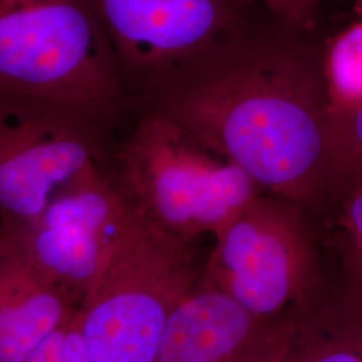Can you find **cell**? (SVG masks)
Wrapping results in <instances>:
<instances>
[{"mask_svg": "<svg viewBox=\"0 0 362 362\" xmlns=\"http://www.w3.org/2000/svg\"><path fill=\"white\" fill-rule=\"evenodd\" d=\"M314 219L337 272L362 286V173H341Z\"/></svg>", "mask_w": 362, "mask_h": 362, "instance_id": "12", "label": "cell"}, {"mask_svg": "<svg viewBox=\"0 0 362 362\" xmlns=\"http://www.w3.org/2000/svg\"><path fill=\"white\" fill-rule=\"evenodd\" d=\"M357 1H358V6H360V7H361V11H362V0H357Z\"/></svg>", "mask_w": 362, "mask_h": 362, "instance_id": "18", "label": "cell"}, {"mask_svg": "<svg viewBox=\"0 0 362 362\" xmlns=\"http://www.w3.org/2000/svg\"><path fill=\"white\" fill-rule=\"evenodd\" d=\"M107 128L47 98L0 94L1 224L38 218L93 167H107Z\"/></svg>", "mask_w": 362, "mask_h": 362, "instance_id": "6", "label": "cell"}, {"mask_svg": "<svg viewBox=\"0 0 362 362\" xmlns=\"http://www.w3.org/2000/svg\"><path fill=\"white\" fill-rule=\"evenodd\" d=\"M130 101L239 38L258 21L255 0H94Z\"/></svg>", "mask_w": 362, "mask_h": 362, "instance_id": "7", "label": "cell"}, {"mask_svg": "<svg viewBox=\"0 0 362 362\" xmlns=\"http://www.w3.org/2000/svg\"><path fill=\"white\" fill-rule=\"evenodd\" d=\"M79 311V310H78ZM61 362H90L79 333V314H76L66 334L65 348Z\"/></svg>", "mask_w": 362, "mask_h": 362, "instance_id": "17", "label": "cell"}, {"mask_svg": "<svg viewBox=\"0 0 362 362\" xmlns=\"http://www.w3.org/2000/svg\"><path fill=\"white\" fill-rule=\"evenodd\" d=\"M79 310L59 286L0 242V362H25Z\"/></svg>", "mask_w": 362, "mask_h": 362, "instance_id": "11", "label": "cell"}, {"mask_svg": "<svg viewBox=\"0 0 362 362\" xmlns=\"http://www.w3.org/2000/svg\"><path fill=\"white\" fill-rule=\"evenodd\" d=\"M177 121L267 194L309 209L339 177L324 40L263 11L239 38L139 97Z\"/></svg>", "mask_w": 362, "mask_h": 362, "instance_id": "1", "label": "cell"}, {"mask_svg": "<svg viewBox=\"0 0 362 362\" xmlns=\"http://www.w3.org/2000/svg\"><path fill=\"white\" fill-rule=\"evenodd\" d=\"M262 362H362V286L339 272L284 315Z\"/></svg>", "mask_w": 362, "mask_h": 362, "instance_id": "10", "label": "cell"}, {"mask_svg": "<svg viewBox=\"0 0 362 362\" xmlns=\"http://www.w3.org/2000/svg\"><path fill=\"white\" fill-rule=\"evenodd\" d=\"M71 321L64 327H61L58 332H55L46 341H43L38 348L27 357L25 362H61L65 348L66 334Z\"/></svg>", "mask_w": 362, "mask_h": 362, "instance_id": "16", "label": "cell"}, {"mask_svg": "<svg viewBox=\"0 0 362 362\" xmlns=\"http://www.w3.org/2000/svg\"><path fill=\"white\" fill-rule=\"evenodd\" d=\"M113 153L118 189L145 219L188 242L214 239L264 191L177 121L139 109Z\"/></svg>", "mask_w": 362, "mask_h": 362, "instance_id": "3", "label": "cell"}, {"mask_svg": "<svg viewBox=\"0 0 362 362\" xmlns=\"http://www.w3.org/2000/svg\"><path fill=\"white\" fill-rule=\"evenodd\" d=\"M214 240L204 276L262 318L300 306L330 274L313 214L276 194L258 196Z\"/></svg>", "mask_w": 362, "mask_h": 362, "instance_id": "5", "label": "cell"}, {"mask_svg": "<svg viewBox=\"0 0 362 362\" xmlns=\"http://www.w3.org/2000/svg\"><path fill=\"white\" fill-rule=\"evenodd\" d=\"M333 136L341 173H362V101L333 110Z\"/></svg>", "mask_w": 362, "mask_h": 362, "instance_id": "14", "label": "cell"}, {"mask_svg": "<svg viewBox=\"0 0 362 362\" xmlns=\"http://www.w3.org/2000/svg\"><path fill=\"white\" fill-rule=\"evenodd\" d=\"M140 214L107 169L93 167L23 224H0L6 243L81 308Z\"/></svg>", "mask_w": 362, "mask_h": 362, "instance_id": "8", "label": "cell"}, {"mask_svg": "<svg viewBox=\"0 0 362 362\" xmlns=\"http://www.w3.org/2000/svg\"><path fill=\"white\" fill-rule=\"evenodd\" d=\"M259 6L285 22L313 27L322 0H255Z\"/></svg>", "mask_w": 362, "mask_h": 362, "instance_id": "15", "label": "cell"}, {"mask_svg": "<svg viewBox=\"0 0 362 362\" xmlns=\"http://www.w3.org/2000/svg\"><path fill=\"white\" fill-rule=\"evenodd\" d=\"M204 264L197 242L165 233L140 214L78 311L90 362H155L172 315Z\"/></svg>", "mask_w": 362, "mask_h": 362, "instance_id": "4", "label": "cell"}, {"mask_svg": "<svg viewBox=\"0 0 362 362\" xmlns=\"http://www.w3.org/2000/svg\"><path fill=\"white\" fill-rule=\"evenodd\" d=\"M282 317L252 314L203 272L172 315L155 362H262Z\"/></svg>", "mask_w": 362, "mask_h": 362, "instance_id": "9", "label": "cell"}, {"mask_svg": "<svg viewBox=\"0 0 362 362\" xmlns=\"http://www.w3.org/2000/svg\"><path fill=\"white\" fill-rule=\"evenodd\" d=\"M324 71L332 112L362 101V19L324 40Z\"/></svg>", "mask_w": 362, "mask_h": 362, "instance_id": "13", "label": "cell"}, {"mask_svg": "<svg viewBox=\"0 0 362 362\" xmlns=\"http://www.w3.org/2000/svg\"><path fill=\"white\" fill-rule=\"evenodd\" d=\"M0 94L62 103L112 128L132 101L94 0H0Z\"/></svg>", "mask_w": 362, "mask_h": 362, "instance_id": "2", "label": "cell"}]
</instances>
